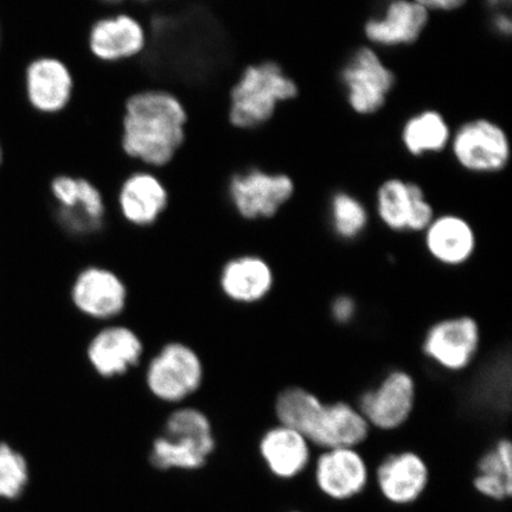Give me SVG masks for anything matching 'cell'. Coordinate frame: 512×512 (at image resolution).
I'll return each instance as SVG.
<instances>
[{"label": "cell", "mask_w": 512, "mask_h": 512, "mask_svg": "<svg viewBox=\"0 0 512 512\" xmlns=\"http://www.w3.org/2000/svg\"><path fill=\"white\" fill-rule=\"evenodd\" d=\"M341 81L351 110L370 115L386 105L395 75L373 48L362 47L344 63Z\"/></svg>", "instance_id": "8992f818"}, {"label": "cell", "mask_w": 512, "mask_h": 512, "mask_svg": "<svg viewBox=\"0 0 512 512\" xmlns=\"http://www.w3.org/2000/svg\"><path fill=\"white\" fill-rule=\"evenodd\" d=\"M296 191L293 179L258 168L249 169L230 178V203L243 219H271L291 200Z\"/></svg>", "instance_id": "9c48e42d"}, {"label": "cell", "mask_w": 512, "mask_h": 512, "mask_svg": "<svg viewBox=\"0 0 512 512\" xmlns=\"http://www.w3.org/2000/svg\"><path fill=\"white\" fill-rule=\"evenodd\" d=\"M428 19L430 12L414 0H389L380 15L364 24V35L376 47H405L419 40Z\"/></svg>", "instance_id": "2e32d148"}, {"label": "cell", "mask_w": 512, "mask_h": 512, "mask_svg": "<svg viewBox=\"0 0 512 512\" xmlns=\"http://www.w3.org/2000/svg\"><path fill=\"white\" fill-rule=\"evenodd\" d=\"M51 194L57 202V220L67 233L88 236L104 227V197L87 179L56 177L51 183Z\"/></svg>", "instance_id": "8fae6325"}, {"label": "cell", "mask_w": 512, "mask_h": 512, "mask_svg": "<svg viewBox=\"0 0 512 512\" xmlns=\"http://www.w3.org/2000/svg\"><path fill=\"white\" fill-rule=\"evenodd\" d=\"M27 86L32 106L44 113H57L69 104L74 82L66 64L44 57L30 64Z\"/></svg>", "instance_id": "603a6c76"}, {"label": "cell", "mask_w": 512, "mask_h": 512, "mask_svg": "<svg viewBox=\"0 0 512 512\" xmlns=\"http://www.w3.org/2000/svg\"><path fill=\"white\" fill-rule=\"evenodd\" d=\"M273 268L259 255L245 254L226 262L220 273V288L230 302L252 305L273 290Z\"/></svg>", "instance_id": "ffe728a7"}, {"label": "cell", "mask_w": 512, "mask_h": 512, "mask_svg": "<svg viewBox=\"0 0 512 512\" xmlns=\"http://www.w3.org/2000/svg\"><path fill=\"white\" fill-rule=\"evenodd\" d=\"M89 48L105 62H117L142 53L146 36L137 19L127 15L105 17L89 31Z\"/></svg>", "instance_id": "44dd1931"}, {"label": "cell", "mask_w": 512, "mask_h": 512, "mask_svg": "<svg viewBox=\"0 0 512 512\" xmlns=\"http://www.w3.org/2000/svg\"><path fill=\"white\" fill-rule=\"evenodd\" d=\"M371 428L356 405L347 401L323 402L306 438L325 450L334 447H360L369 438Z\"/></svg>", "instance_id": "9a60e30c"}, {"label": "cell", "mask_w": 512, "mask_h": 512, "mask_svg": "<svg viewBox=\"0 0 512 512\" xmlns=\"http://www.w3.org/2000/svg\"><path fill=\"white\" fill-rule=\"evenodd\" d=\"M480 328L470 316H454L438 320L422 339V354L435 367L460 373L475 362L480 348Z\"/></svg>", "instance_id": "30bf717a"}, {"label": "cell", "mask_w": 512, "mask_h": 512, "mask_svg": "<svg viewBox=\"0 0 512 512\" xmlns=\"http://www.w3.org/2000/svg\"><path fill=\"white\" fill-rule=\"evenodd\" d=\"M491 27L497 35L502 37H509L512 31L511 18L504 11L495 12L491 18Z\"/></svg>", "instance_id": "f546056e"}, {"label": "cell", "mask_w": 512, "mask_h": 512, "mask_svg": "<svg viewBox=\"0 0 512 512\" xmlns=\"http://www.w3.org/2000/svg\"><path fill=\"white\" fill-rule=\"evenodd\" d=\"M427 11H454L462 8L467 0H414Z\"/></svg>", "instance_id": "f1b7e54d"}, {"label": "cell", "mask_w": 512, "mask_h": 512, "mask_svg": "<svg viewBox=\"0 0 512 512\" xmlns=\"http://www.w3.org/2000/svg\"><path fill=\"white\" fill-rule=\"evenodd\" d=\"M187 111L176 96L145 91L128 99L123 147L128 156L151 166H164L184 142Z\"/></svg>", "instance_id": "6da1fadb"}, {"label": "cell", "mask_w": 512, "mask_h": 512, "mask_svg": "<svg viewBox=\"0 0 512 512\" xmlns=\"http://www.w3.org/2000/svg\"><path fill=\"white\" fill-rule=\"evenodd\" d=\"M473 488L491 502H505L512 495V445L499 439L478 459Z\"/></svg>", "instance_id": "cb8c5ba5"}, {"label": "cell", "mask_w": 512, "mask_h": 512, "mask_svg": "<svg viewBox=\"0 0 512 512\" xmlns=\"http://www.w3.org/2000/svg\"><path fill=\"white\" fill-rule=\"evenodd\" d=\"M70 297L82 315L112 320L124 312L128 292L118 274L105 267L91 266L76 275Z\"/></svg>", "instance_id": "5bb4252c"}, {"label": "cell", "mask_w": 512, "mask_h": 512, "mask_svg": "<svg viewBox=\"0 0 512 512\" xmlns=\"http://www.w3.org/2000/svg\"><path fill=\"white\" fill-rule=\"evenodd\" d=\"M329 219L338 238L352 241L366 232L369 213L360 198L347 191H337L330 198Z\"/></svg>", "instance_id": "484cf974"}, {"label": "cell", "mask_w": 512, "mask_h": 512, "mask_svg": "<svg viewBox=\"0 0 512 512\" xmlns=\"http://www.w3.org/2000/svg\"><path fill=\"white\" fill-rule=\"evenodd\" d=\"M416 396L418 388L412 374L394 369L388 371L374 387L363 392L356 406L371 430L393 432L412 418Z\"/></svg>", "instance_id": "5b68a950"}, {"label": "cell", "mask_w": 512, "mask_h": 512, "mask_svg": "<svg viewBox=\"0 0 512 512\" xmlns=\"http://www.w3.org/2000/svg\"><path fill=\"white\" fill-rule=\"evenodd\" d=\"M511 0H485L486 6L492 11L501 12L507 10Z\"/></svg>", "instance_id": "4dcf8cb0"}, {"label": "cell", "mask_w": 512, "mask_h": 512, "mask_svg": "<svg viewBox=\"0 0 512 512\" xmlns=\"http://www.w3.org/2000/svg\"><path fill=\"white\" fill-rule=\"evenodd\" d=\"M105 2L115 3V2H119V0H105Z\"/></svg>", "instance_id": "1f68e13d"}, {"label": "cell", "mask_w": 512, "mask_h": 512, "mask_svg": "<svg viewBox=\"0 0 512 512\" xmlns=\"http://www.w3.org/2000/svg\"><path fill=\"white\" fill-rule=\"evenodd\" d=\"M374 480L384 501L395 507H408L425 495L431 470L418 452H393L376 466Z\"/></svg>", "instance_id": "4fadbf2b"}, {"label": "cell", "mask_w": 512, "mask_h": 512, "mask_svg": "<svg viewBox=\"0 0 512 512\" xmlns=\"http://www.w3.org/2000/svg\"><path fill=\"white\" fill-rule=\"evenodd\" d=\"M30 483L27 458L16 447L0 441V501L21 498Z\"/></svg>", "instance_id": "4316f807"}, {"label": "cell", "mask_w": 512, "mask_h": 512, "mask_svg": "<svg viewBox=\"0 0 512 512\" xmlns=\"http://www.w3.org/2000/svg\"><path fill=\"white\" fill-rule=\"evenodd\" d=\"M0 160H2V150H0Z\"/></svg>", "instance_id": "d6a6232c"}, {"label": "cell", "mask_w": 512, "mask_h": 512, "mask_svg": "<svg viewBox=\"0 0 512 512\" xmlns=\"http://www.w3.org/2000/svg\"><path fill=\"white\" fill-rule=\"evenodd\" d=\"M121 214L136 227L157 222L168 207V190L149 172H136L125 179L118 196Z\"/></svg>", "instance_id": "7402d4cb"}, {"label": "cell", "mask_w": 512, "mask_h": 512, "mask_svg": "<svg viewBox=\"0 0 512 512\" xmlns=\"http://www.w3.org/2000/svg\"><path fill=\"white\" fill-rule=\"evenodd\" d=\"M213 426L206 414L194 407H182L165 421L162 434L153 440L150 463L159 471H197L214 453Z\"/></svg>", "instance_id": "7a4b0ae2"}, {"label": "cell", "mask_w": 512, "mask_h": 512, "mask_svg": "<svg viewBox=\"0 0 512 512\" xmlns=\"http://www.w3.org/2000/svg\"><path fill=\"white\" fill-rule=\"evenodd\" d=\"M331 315L339 324H349L357 315V303L355 299L342 294L334 299L331 304Z\"/></svg>", "instance_id": "83f0119b"}, {"label": "cell", "mask_w": 512, "mask_h": 512, "mask_svg": "<svg viewBox=\"0 0 512 512\" xmlns=\"http://www.w3.org/2000/svg\"><path fill=\"white\" fill-rule=\"evenodd\" d=\"M451 138V128L446 119L439 112L430 110L409 118L401 133L403 146L414 157L444 151Z\"/></svg>", "instance_id": "d4e9b609"}, {"label": "cell", "mask_w": 512, "mask_h": 512, "mask_svg": "<svg viewBox=\"0 0 512 512\" xmlns=\"http://www.w3.org/2000/svg\"><path fill=\"white\" fill-rule=\"evenodd\" d=\"M422 234L428 255L440 265L463 266L476 253V230L463 216L435 215Z\"/></svg>", "instance_id": "d6986e66"}, {"label": "cell", "mask_w": 512, "mask_h": 512, "mask_svg": "<svg viewBox=\"0 0 512 512\" xmlns=\"http://www.w3.org/2000/svg\"><path fill=\"white\" fill-rule=\"evenodd\" d=\"M204 368L201 357L181 342L165 344L147 364V389L156 399L179 403L200 389Z\"/></svg>", "instance_id": "277c9868"}, {"label": "cell", "mask_w": 512, "mask_h": 512, "mask_svg": "<svg viewBox=\"0 0 512 512\" xmlns=\"http://www.w3.org/2000/svg\"><path fill=\"white\" fill-rule=\"evenodd\" d=\"M290 512H302V511H298V510H293V511H290Z\"/></svg>", "instance_id": "836d02e7"}, {"label": "cell", "mask_w": 512, "mask_h": 512, "mask_svg": "<svg viewBox=\"0 0 512 512\" xmlns=\"http://www.w3.org/2000/svg\"><path fill=\"white\" fill-rule=\"evenodd\" d=\"M313 445L303 433L277 424L268 428L259 440V454L268 472L279 480L304 475L313 462Z\"/></svg>", "instance_id": "e0dca14e"}, {"label": "cell", "mask_w": 512, "mask_h": 512, "mask_svg": "<svg viewBox=\"0 0 512 512\" xmlns=\"http://www.w3.org/2000/svg\"><path fill=\"white\" fill-rule=\"evenodd\" d=\"M298 93L296 81L278 63L253 64L230 93V123L243 130L264 125L280 104L297 98Z\"/></svg>", "instance_id": "3957f363"}, {"label": "cell", "mask_w": 512, "mask_h": 512, "mask_svg": "<svg viewBox=\"0 0 512 512\" xmlns=\"http://www.w3.org/2000/svg\"><path fill=\"white\" fill-rule=\"evenodd\" d=\"M450 145L456 162L473 174H496L510 160L508 134L488 119L466 121L454 133Z\"/></svg>", "instance_id": "ba28073f"}, {"label": "cell", "mask_w": 512, "mask_h": 512, "mask_svg": "<svg viewBox=\"0 0 512 512\" xmlns=\"http://www.w3.org/2000/svg\"><path fill=\"white\" fill-rule=\"evenodd\" d=\"M311 466L317 490L332 502H350L368 489L370 467L360 447L325 448Z\"/></svg>", "instance_id": "52a82bcc"}, {"label": "cell", "mask_w": 512, "mask_h": 512, "mask_svg": "<svg viewBox=\"0 0 512 512\" xmlns=\"http://www.w3.org/2000/svg\"><path fill=\"white\" fill-rule=\"evenodd\" d=\"M375 210L383 226L395 233H422L435 216L420 185L401 178H390L380 185Z\"/></svg>", "instance_id": "7c38bea8"}, {"label": "cell", "mask_w": 512, "mask_h": 512, "mask_svg": "<svg viewBox=\"0 0 512 512\" xmlns=\"http://www.w3.org/2000/svg\"><path fill=\"white\" fill-rule=\"evenodd\" d=\"M143 352L142 339L136 332L123 325H110L91 339L87 358L96 374L104 379H114L136 367Z\"/></svg>", "instance_id": "ac0fdd59"}]
</instances>
